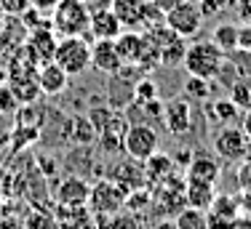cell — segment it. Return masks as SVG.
<instances>
[{"instance_id": "cell-32", "label": "cell", "mask_w": 251, "mask_h": 229, "mask_svg": "<svg viewBox=\"0 0 251 229\" xmlns=\"http://www.w3.org/2000/svg\"><path fill=\"white\" fill-rule=\"evenodd\" d=\"M150 3L160 11V14H169L171 8H176V5H179V3H184V0H150Z\"/></svg>"}, {"instance_id": "cell-16", "label": "cell", "mask_w": 251, "mask_h": 229, "mask_svg": "<svg viewBox=\"0 0 251 229\" xmlns=\"http://www.w3.org/2000/svg\"><path fill=\"white\" fill-rule=\"evenodd\" d=\"M217 200V184H206V182H184V206L198 208V210H208Z\"/></svg>"}, {"instance_id": "cell-22", "label": "cell", "mask_w": 251, "mask_h": 229, "mask_svg": "<svg viewBox=\"0 0 251 229\" xmlns=\"http://www.w3.org/2000/svg\"><path fill=\"white\" fill-rule=\"evenodd\" d=\"M211 80H206V77H195V75H190L187 80H184V96L182 99H187L190 104L193 101H208L211 99Z\"/></svg>"}, {"instance_id": "cell-11", "label": "cell", "mask_w": 251, "mask_h": 229, "mask_svg": "<svg viewBox=\"0 0 251 229\" xmlns=\"http://www.w3.org/2000/svg\"><path fill=\"white\" fill-rule=\"evenodd\" d=\"M222 176V160L214 152H193V158L187 162V179L193 182H206V184H217Z\"/></svg>"}, {"instance_id": "cell-3", "label": "cell", "mask_w": 251, "mask_h": 229, "mask_svg": "<svg viewBox=\"0 0 251 229\" xmlns=\"http://www.w3.org/2000/svg\"><path fill=\"white\" fill-rule=\"evenodd\" d=\"M112 14L123 24V29H150L155 24H163V14L150 0H110Z\"/></svg>"}, {"instance_id": "cell-35", "label": "cell", "mask_w": 251, "mask_h": 229, "mask_svg": "<svg viewBox=\"0 0 251 229\" xmlns=\"http://www.w3.org/2000/svg\"><path fill=\"white\" fill-rule=\"evenodd\" d=\"M8 83V69H5V64L0 62V86H5Z\"/></svg>"}, {"instance_id": "cell-7", "label": "cell", "mask_w": 251, "mask_h": 229, "mask_svg": "<svg viewBox=\"0 0 251 229\" xmlns=\"http://www.w3.org/2000/svg\"><path fill=\"white\" fill-rule=\"evenodd\" d=\"M126 195L128 192L121 184H115L112 179H101L88 192V206L97 216H115L126 208Z\"/></svg>"}, {"instance_id": "cell-20", "label": "cell", "mask_w": 251, "mask_h": 229, "mask_svg": "<svg viewBox=\"0 0 251 229\" xmlns=\"http://www.w3.org/2000/svg\"><path fill=\"white\" fill-rule=\"evenodd\" d=\"M171 168H174V160L169 158V155L163 152H155L152 158L145 160V176L150 173V179H155V182H166V179L171 176Z\"/></svg>"}, {"instance_id": "cell-28", "label": "cell", "mask_w": 251, "mask_h": 229, "mask_svg": "<svg viewBox=\"0 0 251 229\" xmlns=\"http://www.w3.org/2000/svg\"><path fill=\"white\" fill-rule=\"evenodd\" d=\"M230 56L235 59V64H238L235 69L251 80V51H235V53H230Z\"/></svg>"}, {"instance_id": "cell-30", "label": "cell", "mask_w": 251, "mask_h": 229, "mask_svg": "<svg viewBox=\"0 0 251 229\" xmlns=\"http://www.w3.org/2000/svg\"><path fill=\"white\" fill-rule=\"evenodd\" d=\"M56 3H59V0H29V8H35L38 14L49 16L51 11L56 8Z\"/></svg>"}, {"instance_id": "cell-5", "label": "cell", "mask_w": 251, "mask_h": 229, "mask_svg": "<svg viewBox=\"0 0 251 229\" xmlns=\"http://www.w3.org/2000/svg\"><path fill=\"white\" fill-rule=\"evenodd\" d=\"M160 147V136L150 123H131L123 134V152L126 158L145 162L147 158H152Z\"/></svg>"}, {"instance_id": "cell-21", "label": "cell", "mask_w": 251, "mask_h": 229, "mask_svg": "<svg viewBox=\"0 0 251 229\" xmlns=\"http://www.w3.org/2000/svg\"><path fill=\"white\" fill-rule=\"evenodd\" d=\"M176 229H208V210H198L184 206L174 219Z\"/></svg>"}, {"instance_id": "cell-14", "label": "cell", "mask_w": 251, "mask_h": 229, "mask_svg": "<svg viewBox=\"0 0 251 229\" xmlns=\"http://www.w3.org/2000/svg\"><path fill=\"white\" fill-rule=\"evenodd\" d=\"M123 32V24L118 22V16L112 14V8H99L91 11V22H88V35L91 40H115Z\"/></svg>"}, {"instance_id": "cell-1", "label": "cell", "mask_w": 251, "mask_h": 229, "mask_svg": "<svg viewBox=\"0 0 251 229\" xmlns=\"http://www.w3.org/2000/svg\"><path fill=\"white\" fill-rule=\"evenodd\" d=\"M88 22H91V14H88L83 0H59L56 8L49 14V27L59 40L62 38H86Z\"/></svg>"}, {"instance_id": "cell-34", "label": "cell", "mask_w": 251, "mask_h": 229, "mask_svg": "<svg viewBox=\"0 0 251 229\" xmlns=\"http://www.w3.org/2000/svg\"><path fill=\"white\" fill-rule=\"evenodd\" d=\"M150 229H176V224H174V221H169V219H160V221H155Z\"/></svg>"}, {"instance_id": "cell-18", "label": "cell", "mask_w": 251, "mask_h": 229, "mask_svg": "<svg viewBox=\"0 0 251 229\" xmlns=\"http://www.w3.org/2000/svg\"><path fill=\"white\" fill-rule=\"evenodd\" d=\"M211 40L214 46L219 48V51L225 53V56H230V53H235L238 51V24H232V22H225V24H217L214 27V32H211Z\"/></svg>"}, {"instance_id": "cell-9", "label": "cell", "mask_w": 251, "mask_h": 229, "mask_svg": "<svg viewBox=\"0 0 251 229\" xmlns=\"http://www.w3.org/2000/svg\"><path fill=\"white\" fill-rule=\"evenodd\" d=\"M193 120H195V112H193V104L187 99H171L163 104V125L171 136H184L193 131Z\"/></svg>"}, {"instance_id": "cell-33", "label": "cell", "mask_w": 251, "mask_h": 229, "mask_svg": "<svg viewBox=\"0 0 251 229\" xmlns=\"http://www.w3.org/2000/svg\"><path fill=\"white\" fill-rule=\"evenodd\" d=\"M241 131L249 136V141H251V107L241 114Z\"/></svg>"}, {"instance_id": "cell-23", "label": "cell", "mask_w": 251, "mask_h": 229, "mask_svg": "<svg viewBox=\"0 0 251 229\" xmlns=\"http://www.w3.org/2000/svg\"><path fill=\"white\" fill-rule=\"evenodd\" d=\"M230 101L238 107L241 112H246L251 107V80L249 77H235V80L230 83Z\"/></svg>"}, {"instance_id": "cell-15", "label": "cell", "mask_w": 251, "mask_h": 229, "mask_svg": "<svg viewBox=\"0 0 251 229\" xmlns=\"http://www.w3.org/2000/svg\"><path fill=\"white\" fill-rule=\"evenodd\" d=\"M88 192H91V186L80 176H70L56 186V200L62 208H83L88 203Z\"/></svg>"}, {"instance_id": "cell-17", "label": "cell", "mask_w": 251, "mask_h": 229, "mask_svg": "<svg viewBox=\"0 0 251 229\" xmlns=\"http://www.w3.org/2000/svg\"><path fill=\"white\" fill-rule=\"evenodd\" d=\"M241 114L243 112L230 101V96H225V99H214L211 104H208V117H211L217 125H235L238 120H241Z\"/></svg>"}, {"instance_id": "cell-26", "label": "cell", "mask_w": 251, "mask_h": 229, "mask_svg": "<svg viewBox=\"0 0 251 229\" xmlns=\"http://www.w3.org/2000/svg\"><path fill=\"white\" fill-rule=\"evenodd\" d=\"M195 5L203 14V19H214V16H219L227 8V0H195Z\"/></svg>"}, {"instance_id": "cell-36", "label": "cell", "mask_w": 251, "mask_h": 229, "mask_svg": "<svg viewBox=\"0 0 251 229\" xmlns=\"http://www.w3.org/2000/svg\"><path fill=\"white\" fill-rule=\"evenodd\" d=\"M5 22H8V14H5L3 8H0V29H3V24H5Z\"/></svg>"}, {"instance_id": "cell-12", "label": "cell", "mask_w": 251, "mask_h": 229, "mask_svg": "<svg viewBox=\"0 0 251 229\" xmlns=\"http://www.w3.org/2000/svg\"><path fill=\"white\" fill-rule=\"evenodd\" d=\"M91 67L112 77L123 67V59L115 48V40H91Z\"/></svg>"}, {"instance_id": "cell-2", "label": "cell", "mask_w": 251, "mask_h": 229, "mask_svg": "<svg viewBox=\"0 0 251 229\" xmlns=\"http://www.w3.org/2000/svg\"><path fill=\"white\" fill-rule=\"evenodd\" d=\"M225 62H227V56L211 43V40H195V43H187L182 67L187 69V75L214 80V77L219 75V69L225 67Z\"/></svg>"}, {"instance_id": "cell-27", "label": "cell", "mask_w": 251, "mask_h": 229, "mask_svg": "<svg viewBox=\"0 0 251 229\" xmlns=\"http://www.w3.org/2000/svg\"><path fill=\"white\" fill-rule=\"evenodd\" d=\"M14 110H19V101H16L14 91L5 83V86H0V114H11Z\"/></svg>"}, {"instance_id": "cell-10", "label": "cell", "mask_w": 251, "mask_h": 229, "mask_svg": "<svg viewBox=\"0 0 251 229\" xmlns=\"http://www.w3.org/2000/svg\"><path fill=\"white\" fill-rule=\"evenodd\" d=\"M56 43H59V38L51 32L49 24H46V27H38V29H32V32H27L25 48H27L29 56H32V62L40 67V64H46V62H53Z\"/></svg>"}, {"instance_id": "cell-19", "label": "cell", "mask_w": 251, "mask_h": 229, "mask_svg": "<svg viewBox=\"0 0 251 229\" xmlns=\"http://www.w3.org/2000/svg\"><path fill=\"white\" fill-rule=\"evenodd\" d=\"M8 88L14 91L19 107H27V104H35L40 99V88H38V80L35 77H19V80H8Z\"/></svg>"}, {"instance_id": "cell-4", "label": "cell", "mask_w": 251, "mask_h": 229, "mask_svg": "<svg viewBox=\"0 0 251 229\" xmlns=\"http://www.w3.org/2000/svg\"><path fill=\"white\" fill-rule=\"evenodd\" d=\"M53 62L67 72L70 77L83 75L86 69H91V40L88 38H62L56 43Z\"/></svg>"}, {"instance_id": "cell-25", "label": "cell", "mask_w": 251, "mask_h": 229, "mask_svg": "<svg viewBox=\"0 0 251 229\" xmlns=\"http://www.w3.org/2000/svg\"><path fill=\"white\" fill-rule=\"evenodd\" d=\"M110 229H147L145 224H142L139 213H115L110 221Z\"/></svg>"}, {"instance_id": "cell-8", "label": "cell", "mask_w": 251, "mask_h": 229, "mask_svg": "<svg viewBox=\"0 0 251 229\" xmlns=\"http://www.w3.org/2000/svg\"><path fill=\"white\" fill-rule=\"evenodd\" d=\"M163 22L169 29H174L176 35H182L184 40L195 38V35L201 32L203 27V14L198 11V5H195V0H184V3H179L176 8H171L169 14H163Z\"/></svg>"}, {"instance_id": "cell-31", "label": "cell", "mask_w": 251, "mask_h": 229, "mask_svg": "<svg viewBox=\"0 0 251 229\" xmlns=\"http://www.w3.org/2000/svg\"><path fill=\"white\" fill-rule=\"evenodd\" d=\"M235 8H238V16H241L243 24H251V0H235Z\"/></svg>"}, {"instance_id": "cell-6", "label": "cell", "mask_w": 251, "mask_h": 229, "mask_svg": "<svg viewBox=\"0 0 251 229\" xmlns=\"http://www.w3.org/2000/svg\"><path fill=\"white\" fill-rule=\"evenodd\" d=\"M211 147L222 162H238L249 155V136L241 131V125H219L211 136Z\"/></svg>"}, {"instance_id": "cell-24", "label": "cell", "mask_w": 251, "mask_h": 229, "mask_svg": "<svg viewBox=\"0 0 251 229\" xmlns=\"http://www.w3.org/2000/svg\"><path fill=\"white\" fill-rule=\"evenodd\" d=\"M158 99V83L150 77H139L134 83V104H147V101Z\"/></svg>"}, {"instance_id": "cell-29", "label": "cell", "mask_w": 251, "mask_h": 229, "mask_svg": "<svg viewBox=\"0 0 251 229\" xmlns=\"http://www.w3.org/2000/svg\"><path fill=\"white\" fill-rule=\"evenodd\" d=\"M0 8L8 16H22L29 8V0H0Z\"/></svg>"}, {"instance_id": "cell-13", "label": "cell", "mask_w": 251, "mask_h": 229, "mask_svg": "<svg viewBox=\"0 0 251 229\" xmlns=\"http://www.w3.org/2000/svg\"><path fill=\"white\" fill-rule=\"evenodd\" d=\"M35 80H38V88L43 96H59L70 88V80H73V77L59 67L56 62H46L38 67V72H35Z\"/></svg>"}]
</instances>
